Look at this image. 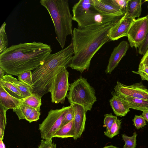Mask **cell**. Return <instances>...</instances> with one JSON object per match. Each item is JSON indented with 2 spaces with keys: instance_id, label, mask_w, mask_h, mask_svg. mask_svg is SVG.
<instances>
[{
  "instance_id": "30bf717a",
  "label": "cell",
  "mask_w": 148,
  "mask_h": 148,
  "mask_svg": "<svg viewBox=\"0 0 148 148\" xmlns=\"http://www.w3.org/2000/svg\"><path fill=\"white\" fill-rule=\"evenodd\" d=\"M114 90L115 93L119 95L148 100V89L141 82L126 85L118 81Z\"/></svg>"
},
{
  "instance_id": "e0dca14e",
  "label": "cell",
  "mask_w": 148,
  "mask_h": 148,
  "mask_svg": "<svg viewBox=\"0 0 148 148\" xmlns=\"http://www.w3.org/2000/svg\"><path fill=\"white\" fill-rule=\"evenodd\" d=\"M119 96L130 109L143 112L148 111V100L129 96Z\"/></svg>"
},
{
  "instance_id": "836d02e7",
  "label": "cell",
  "mask_w": 148,
  "mask_h": 148,
  "mask_svg": "<svg viewBox=\"0 0 148 148\" xmlns=\"http://www.w3.org/2000/svg\"><path fill=\"white\" fill-rule=\"evenodd\" d=\"M148 17V14H147ZM138 53L141 55H144L148 49V32L145 40L138 48Z\"/></svg>"
},
{
  "instance_id": "74e56055",
  "label": "cell",
  "mask_w": 148,
  "mask_h": 148,
  "mask_svg": "<svg viewBox=\"0 0 148 148\" xmlns=\"http://www.w3.org/2000/svg\"><path fill=\"white\" fill-rule=\"evenodd\" d=\"M140 63H143L146 64L148 66V50H147L143 55L141 60Z\"/></svg>"
},
{
  "instance_id": "9a60e30c",
  "label": "cell",
  "mask_w": 148,
  "mask_h": 148,
  "mask_svg": "<svg viewBox=\"0 0 148 148\" xmlns=\"http://www.w3.org/2000/svg\"><path fill=\"white\" fill-rule=\"evenodd\" d=\"M22 99L10 94L0 85V105L8 109H15L19 106Z\"/></svg>"
},
{
  "instance_id": "d4e9b609",
  "label": "cell",
  "mask_w": 148,
  "mask_h": 148,
  "mask_svg": "<svg viewBox=\"0 0 148 148\" xmlns=\"http://www.w3.org/2000/svg\"><path fill=\"white\" fill-rule=\"evenodd\" d=\"M8 110L0 105V138L3 140L7 123L6 112Z\"/></svg>"
},
{
  "instance_id": "603a6c76",
  "label": "cell",
  "mask_w": 148,
  "mask_h": 148,
  "mask_svg": "<svg viewBox=\"0 0 148 148\" xmlns=\"http://www.w3.org/2000/svg\"><path fill=\"white\" fill-rule=\"evenodd\" d=\"M34 109L25 104L21 101L19 106L13 109V110L17 115L19 120H21L26 119Z\"/></svg>"
},
{
  "instance_id": "5bb4252c",
  "label": "cell",
  "mask_w": 148,
  "mask_h": 148,
  "mask_svg": "<svg viewBox=\"0 0 148 148\" xmlns=\"http://www.w3.org/2000/svg\"><path fill=\"white\" fill-rule=\"evenodd\" d=\"M94 6L99 12L107 14H124L116 5L113 0H93Z\"/></svg>"
},
{
  "instance_id": "7402d4cb",
  "label": "cell",
  "mask_w": 148,
  "mask_h": 148,
  "mask_svg": "<svg viewBox=\"0 0 148 148\" xmlns=\"http://www.w3.org/2000/svg\"><path fill=\"white\" fill-rule=\"evenodd\" d=\"M42 97L38 95L32 93L30 96L22 99V102L25 104L35 109L40 108L42 104Z\"/></svg>"
},
{
  "instance_id": "8d00e7d4",
  "label": "cell",
  "mask_w": 148,
  "mask_h": 148,
  "mask_svg": "<svg viewBox=\"0 0 148 148\" xmlns=\"http://www.w3.org/2000/svg\"><path fill=\"white\" fill-rule=\"evenodd\" d=\"M132 72L134 73L139 75L142 80H146L148 82V75L143 72L138 71H132Z\"/></svg>"
},
{
  "instance_id": "f1b7e54d",
  "label": "cell",
  "mask_w": 148,
  "mask_h": 148,
  "mask_svg": "<svg viewBox=\"0 0 148 148\" xmlns=\"http://www.w3.org/2000/svg\"><path fill=\"white\" fill-rule=\"evenodd\" d=\"M117 119V116L113 115L112 113L107 114L104 115L103 127H106V131H109L110 130L112 125Z\"/></svg>"
},
{
  "instance_id": "4dcf8cb0",
  "label": "cell",
  "mask_w": 148,
  "mask_h": 148,
  "mask_svg": "<svg viewBox=\"0 0 148 148\" xmlns=\"http://www.w3.org/2000/svg\"><path fill=\"white\" fill-rule=\"evenodd\" d=\"M132 121L134 125L137 130L145 127L146 125V120L142 115H135Z\"/></svg>"
},
{
  "instance_id": "f35d334b",
  "label": "cell",
  "mask_w": 148,
  "mask_h": 148,
  "mask_svg": "<svg viewBox=\"0 0 148 148\" xmlns=\"http://www.w3.org/2000/svg\"><path fill=\"white\" fill-rule=\"evenodd\" d=\"M142 115L148 123V111L143 112Z\"/></svg>"
},
{
  "instance_id": "1f68e13d",
  "label": "cell",
  "mask_w": 148,
  "mask_h": 148,
  "mask_svg": "<svg viewBox=\"0 0 148 148\" xmlns=\"http://www.w3.org/2000/svg\"><path fill=\"white\" fill-rule=\"evenodd\" d=\"M40 108H34L25 119L29 123L37 121L40 118Z\"/></svg>"
},
{
  "instance_id": "d6986e66",
  "label": "cell",
  "mask_w": 148,
  "mask_h": 148,
  "mask_svg": "<svg viewBox=\"0 0 148 148\" xmlns=\"http://www.w3.org/2000/svg\"><path fill=\"white\" fill-rule=\"evenodd\" d=\"M4 76L12 83L19 90L22 99L25 98L32 94L31 87L20 81L12 75L7 74Z\"/></svg>"
},
{
  "instance_id": "8992f818",
  "label": "cell",
  "mask_w": 148,
  "mask_h": 148,
  "mask_svg": "<svg viewBox=\"0 0 148 148\" xmlns=\"http://www.w3.org/2000/svg\"><path fill=\"white\" fill-rule=\"evenodd\" d=\"M123 16L117 14H107L99 12L93 6L80 14L73 15V20L77 23L78 28L99 25L109 22H116Z\"/></svg>"
},
{
  "instance_id": "44dd1931",
  "label": "cell",
  "mask_w": 148,
  "mask_h": 148,
  "mask_svg": "<svg viewBox=\"0 0 148 148\" xmlns=\"http://www.w3.org/2000/svg\"><path fill=\"white\" fill-rule=\"evenodd\" d=\"M0 85L5 88L7 91L13 96L22 99L21 94L19 90L4 76L0 79Z\"/></svg>"
},
{
  "instance_id": "4fadbf2b",
  "label": "cell",
  "mask_w": 148,
  "mask_h": 148,
  "mask_svg": "<svg viewBox=\"0 0 148 148\" xmlns=\"http://www.w3.org/2000/svg\"><path fill=\"white\" fill-rule=\"evenodd\" d=\"M72 104L74 112L75 136L73 138L76 140L81 136L85 130L86 112L83 106L76 104Z\"/></svg>"
},
{
  "instance_id": "e575fe53",
  "label": "cell",
  "mask_w": 148,
  "mask_h": 148,
  "mask_svg": "<svg viewBox=\"0 0 148 148\" xmlns=\"http://www.w3.org/2000/svg\"><path fill=\"white\" fill-rule=\"evenodd\" d=\"M128 0H113L117 6L125 14Z\"/></svg>"
},
{
  "instance_id": "7c38bea8",
  "label": "cell",
  "mask_w": 148,
  "mask_h": 148,
  "mask_svg": "<svg viewBox=\"0 0 148 148\" xmlns=\"http://www.w3.org/2000/svg\"><path fill=\"white\" fill-rule=\"evenodd\" d=\"M129 47L128 42L123 40L114 48L105 70L106 74H111L117 66L121 59L125 55Z\"/></svg>"
},
{
  "instance_id": "cb8c5ba5",
  "label": "cell",
  "mask_w": 148,
  "mask_h": 148,
  "mask_svg": "<svg viewBox=\"0 0 148 148\" xmlns=\"http://www.w3.org/2000/svg\"><path fill=\"white\" fill-rule=\"evenodd\" d=\"M6 24L4 22L2 25L0 29V54L7 48L8 45V37L5 31Z\"/></svg>"
},
{
  "instance_id": "5b68a950",
  "label": "cell",
  "mask_w": 148,
  "mask_h": 148,
  "mask_svg": "<svg viewBox=\"0 0 148 148\" xmlns=\"http://www.w3.org/2000/svg\"><path fill=\"white\" fill-rule=\"evenodd\" d=\"M67 95L68 101L83 106L86 112L91 111L97 101L94 88L84 77L80 76L70 85Z\"/></svg>"
},
{
  "instance_id": "277c9868",
  "label": "cell",
  "mask_w": 148,
  "mask_h": 148,
  "mask_svg": "<svg viewBox=\"0 0 148 148\" xmlns=\"http://www.w3.org/2000/svg\"><path fill=\"white\" fill-rule=\"evenodd\" d=\"M41 4L47 10L52 20L56 34V38L63 49L66 37L72 35L73 17L68 0H41Z\"/></svg>"
},
{
  "instance_id": "484cf974",
  "label": "cell",
  "mask_w": 148,
  "mask_h": 148,
  "mask_svg": "<svg viewBox=\"0 0 148 148\" xmlns=\"http://www.w3.org/2000/svg\"><path fill=\"white\" fill-rule=\"evenodd\" d=\"M132 136H129L125 134L122 135L123 139L125 142L123 148H136V136L137 134L136 132L133 133Z\"/></svg>"
},
{
  "instance_id": "ffe728a7",
  "label": "cell",
  "mask_w": 148,
  "mask_h": 148,
  "mask_svg": "<svg viewBox=\"0 0 148 148\" xmlns=\"http://www.w3.org/2000/svg\"><path fill=\"white\" fill-rule=\"evenodd\" d=\"M75 136L74 119L61 127L55 134L54 137L61 138H73Z\"/></svg>"
},
{
  "instance_id": "d590c367",
  "label": "cell",
  "mask_w": 148,
  "mask_h": 148,
  "mask_svg": "<svg viewBox=\"0 0 148 148\" xmlns=\"http://www.w3.org/2000/svg\"><path fill=\"white\" fill-rule=\"evenodd\" d=\"M138 71L143 72L148 75V66L146 64L140 63Z\"/></svg>"
},
{
  "instance_id": "7bdbcfd3",
  "label": "cell",
  "mask_w": 148,
  "mask_h": 148,
  "mask_svg": "<svg viewBox=\"0 0 148 148\" xmlns=\"http://www.w3.org/2000/svg\"><path fill=\"white\" fill-rule=\"evenodd\" d=\"M146 1H147V2H148V0H145L144 1V2H146ZM147 7L148 8V6H147Z\"/></svg>"
},
{
  "instance_id": "9c48e42d",
  "label": "cell",
  "mask_w": 148,
  "mask_h": 148,
  "mask_svg": "<svg viewBox=\"0 0 148 148\" xmlns=\"http://www.w3.org/2000/svg\"><path fill=\"white\" fill-rule=\"evenodd\" d=\"M148 32V17L134 19L128 30L127 37L132 48H138L145 40Z\"/></svg>"
},
{
  "instance_id": "3957f363",
  "label": "cell",
  "mask_w": 148,
  "mask_h": 148,
  "mask_svg": "<svg viewBox=\"0 0 148 148\" xmlns=\"http://www.w3.org/2000/svg\"><path fill=\"white\" fill-rule=\"evenodd\" d=\"M74 54L72 42L66 48L50 54L43 64L32 72V93L42 97L49 92L55 77L64 67H69Z\"/></svg>"
},
{
  "instance_id": "52a82bcc",
  "label": "cell",
  "mask_w": 148,
  "mask_h": 148,
  "mask_svg": "<svg viewBox=\"0 0 148 148\" xmlns=\"http://www.w3.org/2000/svg\"><path fill=\"white\" fill-rule=\"evenodd\" d=\"M69 106L60 109L51 110L46 117L39 124V130L42 139L52 138L60 128L65 115Z\"/></svg>"
},
{
  "instance_id": "4316f807",
  "label": "cell",
  "mask_w": 148,
  "mask_h": 148,
  "mask_svg": "<svg viewBox=\"0 0 148 148\" xmlns=\"http://www.w3.org/2000/svg\"><path fill=\"white\" fill-rule=\"evenodd\" d=\"M121 123V120L117 119L112 125L110 130L104 132V135L110 138L117 135L119 133Z\"/></svg>"
},
{
  "instance_id": "60d3db41",
  "label": "cell",
  "mask_w": 148,
  "mask_h": 148,
  "mask_svg": "<svg viewBox=\"0 0 148 148\" xmlns=\"http://www.w3.org/2000/svg\"><path fill=\"white\" fill-rule=\"evenodd\" d=\"M3 139L0 138V148H6Z\"/></svg>"
},
{
  "instance_id": "d6a6232c",
  "label": "cell",
  "mask_w": 148,
  "mask_h": 148,
  "mask_svg": "<svg viewBox=\"0 0 148 148\" xmlns=\"http://www.w3.org/2000/svg\"><path fill=\"white\" fill-rule=\"evenodd\" d=\"M38 148H57L56 144L53 142L52 138L41 140Z\"/></svg>"
},
{
  "instance_id": "83f0119b",
  "label": "cell",
  "mask_w": 148,
  "mask_h": 148,
  "mask_svg": "<svg viewBox=\"0 0 148 148\" xmlns=\"http://www.w3.org/2000/svg\"><path fill=\"white\" fill-rule=\"evenodd\" d=\"M32 74L31 71L21 73L17 76L18 80L32 88L33 85Z\"/></svg>"
},
{
  "instance_id": "2e32d148",
  "label": "cell",
  "mask_w": 148,
  "mask_h": 148,
  "mask_svg": "<svg viewBox=\"0 0 148 148\" xmlns=\"http://www.w3.org/2000/svg\"><path fill=\"white\" fill-rule=\"evenodd\" d=\"M111 94L112 97L109 101L114 113L116 116H125L130 111V108L114 91L112 92Z\"/></svg>"
},
{
  "instance_id": "f546056e",
  "label": "cell",
  "mask_w": 148,
  "mask_h": 148,
  "mask_svg": "<svg viewBox=\"0 0 148 148\" xmlns=\"http://www.w3.org/2000/svg\"><path fill=\"white\" fill-rule=\"evenodd\" d=\"M74 118V112L72 104H70L63 120L61 127L71 121Z\"/></svg>"
},
{
  "instance_id": "8fae6325",
  "label": "cell",
  "mask_w": 148,
  "mask_h": 148,
  "mask_svg": "<svg viewBox=\"0 0 148 148\" xmlns=\"http://www.w3.org/2000/svg\"><path fill=\"white\" fill-rule=\"evenodd\" d=\"M133 20L125 14L110 29L109 35L110 41L117 40L123 37H127Z\"/></svg>"
},
{
  "instance_id": "7a4b0ae2",
  "label": "cell",
  "mask_w": 148,
  "mask_h": 148,
  "mask_svg": "<svg viewBox=\"0 0 148 148\" xmlns=\"http://www.w3.org/2000/svg\"><path fill=\"white\" fill-rule=\"evenodd\" d=\"M51 52L50 45L40 42L12 45L0 54V68L7 74L17 76L36 69Z\"/></svg>"
},
{
  "instance_id": "ba28073f",
  "label": "cell",
  "mask_w": 148,
  "mask_h": 148,
  "mask_svg": "<svg viewBox=\"0 0 148 148\" xmlns=\"http://www.w3.org/2000/svg\"><path fill=\"white\" fill-rule=\"evenodd\" d=\"M69 74L66 68L64 67L55 77L49 90L52 102L64 103L70 86Z\"/></svg>"
},
{
  "instance_id": "b9f144b4",
  "label": "cell",
  "mask_w": 148,
  "mask_h": 148,
  "mask_svg": "<svg viewBox=\"0 0 148 148\" xmlns=\"http://www.w3.org/2000/svg\"><path fill=\"white\" fill-rule=\"evenodd\" d=\"M102 148H119L116 146H113L112 145H110L109 146H106Z\"/></svg>"
},
{
  "instance_id": "ab89813d",
  "label": "cell",
  "mask_w": 148,
  "mask_h": 148,
  "mask_svg": "<svg viewBox=\"0 0 148 148\" xmlns=\"http://www.w3.org/2000/svg\"><path fill=\"white\" fill-rule=\"evenodd\" d=\"M5 71L1 68H0V79H1L5 75Z\"/></svg>"
},
{
  "instance_id": "ac0fdd59",
  "label": "cell",
  "mask_w": 148,
  "mask_h": 148,
  "mask_svg": "<svg viewBox=\"0 0 148 148\" xmlns=\"http://www.w3.org/2000/svg\"><path fill=\"white\" fill-rule=\"evenodd\" d=\"M141 0H128L125 14L134 19L139 17L142 11Z\"/></svg>"
},
{
  "instance_id": "6da1fadb",
  "label": "cell",
  "mask_w": 148,
  "mask_h": 148,
  "mask_svg": "<svg viewBox=\"0 0 148 148\" xmlns=\"http://www.w3.org/2000/svg\"><path fill=\"white\" fill-rule=\"evenodd\" d=\"M116 22L74 28L71 36L74 54L69 67L81 73L88 70L95 54L105 44L110 41L109 32Z\"/></svg>"
}]
</instances>
